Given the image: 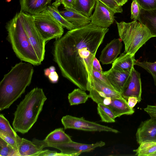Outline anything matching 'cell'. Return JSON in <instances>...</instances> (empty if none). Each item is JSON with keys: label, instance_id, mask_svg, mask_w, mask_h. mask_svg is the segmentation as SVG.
<instances>
[{"label": "cell", "instance_id": "484cf974", "mask_svg": "<svg viewBox=\"0 0 156 156\" xmlns=\"http://www.w3.org/2000/svg\"><path fill=\"white\" fill-rule=\"evenodd\" d=\"M46 9L52 16L65 28L69 30L75 29L74 25L66 20L59 13L58 8L52 5H48Z\"/></svg>", "mask_w": 156, "mask_h": 156}, {"label": "cell", "instance_id": "d6986e66", "mask_svg": "<svg viewBox=\"0 0 156 156\" xmlns=\"http://www.w3.org/2000/svg\"><path fill=\"white\" fill-rule=\"evenodd\" d=\"M59 13L66 20L73 24L75 28L87 25L91 22L90 17L75 11L66 9L60 11Z\"/></svg>", "mask_w": 156, "mask_h": 156}, {"label": "cell", "instance_id": "8d00e7d4", "mask_svg": "<svg viewBox=\"0 0 156 156\" xmlns=\"http://www.w3.org/2000/svg\"><path fill=\"white\" fill-rule=\"evenodd\" d=\"M151 118L156 121V105H148L144 109Z\"/></svg>", "mask_w": 156, "mask_h": 156}, {"label": "cell", "instance_id": "4316f807", "mask_svg": "<svg viewBox=\"0 0 156 156\" xmlns=\"http://www.w3.org/2000/svg\"><path fill=\"white\" fill-rule=\"evenodd\" d=\"M91 85L97 90L102 92L106 96L114 98H123L119 92L107 87L101 84L92 78L91 80Z\"/></svg>", "mask_w": 156, "mask_h": 156}, {"label": "cell", "instance_id": "603a6c76", "mask_svg": "<svg viewBox=\"0 0 156 156\" xmlns=\"http://www.w3.org/2000/svg\"><path fill=\"white\" fill-rule=\"evenodd\" d=\"M68 98L70 105H74L85 103L90 96L85 91L79 88L69 93Z\"/></svg>", "mask_w": 156, "mask_h": 156}, {"label": "cell", "instance_id": "836d02e7", "mask_svg": "<svg viewBox=\"0 0 156 156\" xmlns=\"http://www.w3.org/2000/svg\"><path fill=\"white\" fill-rule=\"evenodd\" d=\"M75 0H55L52 5L58 8L61 4L63 5L66 10H71L75 3Z\"/></svg>", "mask_w": 156, "mask_h": 156}, {"label": "cell", "instance_id": "f1b7e54d", "mask_svg": "<svg viewBox=\"0 0 156 156\" xmlns=\"http://www.w3.org/2000/svg\"><path fill=\"white\" fill-rule=\"evenodd\" d=\"M0 156H19L18 152L0 137Z\"/></svg>", "mask_w": 156, "mask_h": 156}, {"label": "cell", "instance_id": "44dd1931", "mask_svg": "<svg viewBox=\"0 0 156 156\" xmlns=\"http://www.w3.org/2000/svg\"><path fill=\"white\" fill-rule=\"evenodd\" d=\"M40 140L43 143L50 144H61L72 141L62 128L55 129L50 133L44 140Z\"/></svg>", "mask_w": 156, "mask_h": 156}, {"label": "cell", "instance_id": "9a60e30c", "mask_svg": "<svg viewBox=\"0 0 156 156\" xmlns=\"http://www.w3.org/2000/svg\"><path fill=\"white\" fill-rule=\"evenodd\" d=\"M131 70L122 71L111 68L107 71L103 72V74L114 89L121 94L122 90L129 77Z\"/></svg>", "mask_w": 156, "mask_h": 156}, {"label": "cell", "instance_id": "8992f818", "mask_svg": "<svg viewBox=\"0 0 156 156\" xmlns=\"http://www.w3.org/2000/svg\"><path fill=\"white\" fill-rule=\"evenodd\" d=\"M32 16L37 29L46 42L62 36L63 27L46 9Z\"/></svg>", "mask_w": 156, "mask_h": 156}, {"label": "cell", "instance_id": "83f0119b", "mask_svg": "<svg viewBox=\"0 0 156 156\" xmlns=\"http://www.w3.org/2000/svg\"><path fill=\"white\" fill-rule=\"evenodd\" d=\"M0 133L9 135L17 138L19 136L11 126L9 121L2 114H0Z\"/></svg>", "mask_w": 156, "mask_h": 156}, {"label": "cell", "instance_id": "b9f144b4", "mask_svg": "<svg viewBox=\"0 0 156 156\" xmlns=\"http://www.w3.org/2000/svg\"><path fill=\"white\" fill-rule=\"evenodd\" d=\"M119 6H122L127 2L128 0H114Z\"/></svg>", "mask_w": 156, "mask_h": 156}, {"label": "cell", "instance_id": "f546056e", "mask_svg": "<svg viewBox=\"0 0 156 156\" xmlns=\"http://www.w3.org/2000/svg\"><path fill=\"white\" fill-rule=\"evenodd\" d=\"M135 64L143 68L149 73L152 76L154 84L156 86V62H139L136 60Z\"/></svg>", "mask_w": 156, "mask_h": 156}, {"label": "cell", "instance_id": "52a82bcc", "mask_svg": "<svg viewBox=\"0 0 156 156\" xmlns=\"http://www.w3.org/2000/svg\"><path fill=\"white\" fill-rule=\"evenodd\" d=\"M89 91L90 98L93 101L97 104L102 103L109 107L116 117L123 115H131L134 112L133 108L128 105L127 101L123 98L107 96L103 92L97 90L92 85Z\"/></svg>", "mask_w": 156, "mask_h": 156}, {"label": "cell", "instance_id": "1f68e13d", "mask_svg": "<svg viewBox=\"0 0 156 156\" xmlns=\"http://www.w3.org/2000/svg\"><path fill=\"white\" fill-rule=\"evenodd\" d=\"M136 2L140 8L147 10L156 8V0H132Z\"/></svg>", "mask_w": 156, "mask_h": 156}, {"label": "cell", "instance_id": "30bf717a", "mask_svg": "<svg viewBox=\"0 0 156 156\" xmlns=\"http://www.w3.org/2000/svg\"><path fill=\"white\" fill-rule=\"evenodd\" d=\"M65 129H68L90 132H106L119 133L116 129L96 122L85 120L83 117L78 118L66 115L61 119Z\"/></svg>", "mask_w": 156, "mask_h": 156}, {"label": "cell", "instance_id": "2e32d148", "mask_svg": "<svg viewBox=\"0 0 156 156\" xmlns=\"http://www.w3.org/2000/svg\"><path fill=\"white\" fill-rule=\"evenodd\" d=\"M52 0H19L20 12L32 16L46 10Z\"/></svg>", "mask_w": 156, "mask_h": 156}, {"label": "cell", "instance_id": "f35d334b", "mask_svg": "<svg viewBox=\"0 0 156 156\" xmlns=\"http://www.w3.org/2000/svg\"><path fill=\"white\" fill-rule=\"evenodd\" d=\"M48 77L49 81L52 83H57L58 80V75L55 71L51 73Z\"/></svg>", "mask_w": 156, "mask_h": 156}, {"label": "cell", "instance_id": "60d3db41", "mask_svg": "<svg viewBox=\"0 0 156 156\" xmlns=\"http://www.w3.org/2000/svg\"><path fill=\"white\" fill-rule=\"evenodd\" d=\"M93 69L102 73H103L99 61L96 57H95L93 62Z\"/></svg>", "mask_w": 156, "mask_h": 156}, {"label": "cell", "instance_id": "7bdbcfd3", "mask_svg": "<svg viewBox=\"0 0 156 156\" xmlns=\"http://www.w3.org/2000/svg\"><path fill=\"white\" fill-rule=\"evenodd\" d=\"M51 73V72L49 68L45 69L44 70V75L47 77Z\"/></svg>", "mask_w": 156, "mask_h": 156}, {"label": "cell", "instance_id": "ac0fdd59", "mask_svg": "<svg viewBox=\"0 0 156 156\" xmlns=\"http://www.w3.org/2000/svg\"><path fill=\"white\" fill-rule=\"evenodd\" d=\"M17 140L19 156H38L43 150L39 148L32 141L19 136Z\"/></svg>", "mask_w": 156, "mask_h": 156}, {"label": "cell", "instance_id": "6da1fadb", "mask_svg": "<svg viewBox=\"0 0 156 156\" xmlns=\"http://www.w3.org/2000/svg\"><path fill=\"white\" fill-rule=\"evenodd\" d=\"M108 30L90 23L68 31L54 42L53 60L62 75L83 90L91 88L93 61Z\"/></svg>", "mask_w": 156, "mask_h": 156}, {"label": "cell", "instance_id": "e0dca14e", "mask_svg": "<svg viewBox=\"0 0 156 156\" xmlns=\"http://www.w3.org/2000/svg\"><path fill=\"white\" fill-rule=\"evenodd\" d=\"M137 20L148 28L153 37H156V8L147 10L140 8Z\"/></svg>", "mask_w": 156, "mask_h": 156}, {"label": "cell", "instance_id": "e575fe53", "mask_svg": "<svg viewBox=\"0 0 156 156\" xmlns=\"http://www.w3.org/2000/svg\"><path fill=\"white\" fill-rule=\"evenodd\" d=\"M0 137L3 139L18 152L17 138H15L9 135L2 133H0Z\"/></svg>", "mask_w": 156, "mask_h": 156}, {"label": "cell", "instance_id": "ffe728a7", "mask_svg": "<svg viewBox=\"0 0 156 156\" xmlns=\"http://www.w3.org/2000/svg\"><path fill=\"white\" fill-rule=\"evenodd\" d=\"M136 60L135 56L122 53L112 63V68L118 71H130L134 67Z\"/></svg>", "mask_w": 156, "mask_h": 156}, {"label": "cell", "instance_id": "7c38bea8", "mask_svg": "<svg viewBox=\"0 0 156 156\" xmlns=\"http://www.w3.org/2000/svg\"><path fill=\"white\" fill-rule=\"evenodd\" d=\"M141 81L140 73L134 67L131 70L129 77L121 92L122 97L127 101L130 97H136L138 102L141 100L142 94Z\"/></svg>", "mask_w": 156, "mask_h": 156}, {"label": "cell", "instance_id": "9c48e42d", "mask_svg": "<svg viewBox=\"0 0 156 156\" xmlns=\"http://www.w3.org/2000/svg\"><path fill=\"white\" fill-rule=\"evenodd\" d=\"M25 30L30 44L40 61L44 60L46 41L37 29L32 16L20 12Z\"/></svg>", "mask_w": 156, "mask_h": 156}, {"label": "cell", "instance_id": "d4e9b609", "mask_svg": "<svg viewBox=\"0 0 156 156\" xmlns=\"http://www.w3.org/2000/svg\"><path fill=\"white\" fill-rule=\"evenodd\" d=\"M136 149L133 150L135 155L138 156H151L156 152V142L147 141L142 142Z\"/></svg>", "mask_w": 156, "mask_h": 156}, {"label": "cell", "instance_id": "f6af8a7d", "mask_svg": "<svg viewBox=\"0 0 156 156\" xmlns=\"http://www.w3.org/2000/svg\"><path fill=\"white\" fill-rule=\"evenodd\" d=\"M154 156H156V154H154Z\"/></svg>", "mask_w": 156, "mask_h": 156}, {"label": "cell", "instance_id": "74e56055", "mask_svg": "<svg viewBox=\"0 0 156 156\" xmlns=\"http://www.w3.org/2000/svg\"><path fill=\"white\" fill-rule=\"evenodd\" d=\"M64 156L61 152L58 153L55 151H51L48 149L42 150L38 156Z\"/></svg>", "mask_w": 156, "mask_h": 156}, {"label": "cell", "instance_id": "5bb4252c", "mask_svg": "<svg viewBox=\"0 0 156 156\" xmlns=\"http://www.w3.org/2000/svg\"><path fill=\"white\" fill-rule=\"evenodd\" d=\"M120 39L115 38L107 44L101 52L99 61L102 64L112 63L121 51L122 44Z\"/></svg>", "mask_w": 156, "mask_h": 156}, {"label": "cell", "instance_id": "ba28073f", "mask_svg": "<svg viewBox=\"0 0 156 156\" xmlns=\"http://www.w3.org/2000/svg\"><path fill=\"white\" fill-rule=\"evenodd\" d=\"M32 141L41 149L47 147L57 149L61 151L64 156H78L83 153L90 152L96 148L105 145V143L102 141L91 144L79 143L73 141L61 144H50L43 143L40 140L34 138Z\"/></svg>", "mask_w": 156, "mask_h": 156}, {"label": "cell", "instance_id": "d6a6232c", "mask_svg": "<svg viewBox=\"0 0 156 156\" xmlns=\"http://www.w3.org/2000/svg\"><path fill=\"white\" fill-rule=\"evenodd\" d=\"M110 8L115 13H122L123 12L121 6H119L114 0H98Z\"/></svg>", "mask_w": 156, "mask_h": 156}, {"label": "cell", "instance_id": "ab89813d", "mask_svg": "<svg viewBox=\"0 0 156 156\" xmlns=\"http://www.w3.org/2000/svg\"><path fill=\"white\" fill-rule=\"evenodd\" d=\"M127 101L128 105L132 108H133L138 102L137 99L134 97H129Z\"/></svg>", "mask_w": 156, "mask_h": 156}, {"label": "cell", "instance_id": "277c9868", "mask_svg": "<svg viewBox=\"0 0 156 156\" xmlns=\"http://www.w3.org/2000/svg\"><path fill=\"white\" fill-rule=\"evenodd\" d=\"M5 27L8 40L17 57L21 60L33 65H40L41 62L30 43L20 12L7 23Z\"/></svg>", "mask_w": 156, "mask_h": 156}, {"label": "cell", "instance_id": "ee69618b", "mask_svg": "<svg viewBox=\"0 0 156 156\" xmlns=\"http://www.w3.org/2000/svg\"><path fill=\"white\" fill-rule=\"evenodd\" d=\"M156 154V152L155 153H154V154H152L151 155V156H154V154Z\"/></svg>", "mask_w": 156, "mask_h": 156}, {"label": "cell", "instance_id": "d590c367", "mask_svg": "<svg viewBox=\"0 0 156 156\" xmlns=\"http://www.w3.org/2000/svg\"><path fill=\"white\" fill-rule=\"evenodd\" d=\"M131 18L134 20H137L140 12V8L138 4L135 1H133L131 5Z\"/></svg>", "mask_w": 156, "mask_h": 156}, {"label": "cell", "instance_id": "8fae6325", "mask_svg": "<svg viewBox=\"0 0 156 156\" xmlns=\"http://www.w3.org/2000/svg\"><path fill=\"white\" fill-rule=\"evenodd\" d=\"M115 13L98 0H96L94 12L90 17V23L103 28H108L114 22Z\"/></svg>", "mask_w": 156, "mask_h": 156}, {"label": "cell", "instance_id": "5b68a950", "mask_svg": "<svg viewBox=\"0 0 156 156\" xmlns=\"http://www.w3.org/2000/svg\"><path fill=\"white\" fill-rule=\"evenodd\" d=\"M116 23L120 39L125 45L124 53L135 56L140 48L153 37L148 28L137 20Z\"/></svg>", "mask_w": 156, "mask_h": 156}, {"label": "cell", "instance_id": "4fadbf2b", "mask_svg": "<svg viewBox=\"0 0 156 156\" xmlns=\"http://www.w3.org/2000/svg\"><path fill=\"white\" fill-rule=\"evenodd\" d=\"M136 137L139 144L144 142H156V121L151 118L142 122L137 129Z\"/></svg>", "mask_w": 156, "mask_h": 156}, {"label": "cell", "instance_id": "4dcf8cb0", "mask_svg": "<svg viewBox=\"0 0 156 156\" xmlns=\"http://www.w3.org/2000/svg\"><path fill=\"white\" fill-rule=\"evenodd\" d=\"M93 75L95 80L103 85L115 90L108 79L104 75L103 73H102L93 69Z\"/></svg>", "mask_w": 156, "mask_h": 156}, {"label": "cell", "instance_id": "7a4b0ae2", "mask_svg": "<svg viewBox=\"0 0 156 156\" xmlns=\"http://www.w3.org/2000/svg\"><path fill=\"white\" fill-rule=\"evenodd\" d=\"M33 65L21 62L12 67L0 82V111L9 108L30 84Z\"/></svg>", "mask_w": 156, "mask_h": 156}, {"label": "cell", "instance_id": "3957f363", "mask_svg": "<svg viewBox=\"0 0 156 156\" xmlns=\"http://www.w3.org/2000/svg\"><path fill=\"white\" fill-rule=\"evenodd\" d=\"M47 99L42 88L35 87L28 92L14 113V129L23 134L27 133L37 122Z\"/></svg>", "mask_w": 156, "mask_h": 156}, {"label": "cell", "instance_id": "7402d4cb", "mask_svg": "<svg viewBox=\"0 0 156 156\" xmlns=\"http://www.w3.org/2000/svg\"><path fill=\"white\" fill-rule=\"evenodd\" d=\"M96 3V0H75L74 5L71 11L78 12L90 17L95 7Z\"/></svg>", "mask_w": 156, "mask_h": 156}, {"label": "cell", "instance_id": "cb8c5ba5", "mask_svg": "<svg viewBox=\"0 0 156 156\" xmlns=\"http://www.w3.org/2000/svg\"><path fill=\"white\" fill-rule=\"evenodd\" d=\"M98 113L101 121L106 123H113L116 117L113 112L108 107L101 103L97 104Z\"/></svg>", "mask_w": 156, "mask_h": 156}]
</instances>
